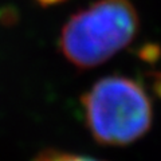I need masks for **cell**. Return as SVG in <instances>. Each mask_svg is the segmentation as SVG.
Here are the masks:
<instances>
[{"label": "cell", "instance_id": "obj_2", "mask_svg": "<svg viewBox=\"0 0 161 161\" xmlns=\"http://www.w3.org/2000/svg\"><path fill=\"white\" fill-rule=\"evenodd\" d=\"M80 102L90 134L102 145L125 147L144 137L152 126V101L132 78H101L82 95Z\"/></svg>", "mask_w": 161, "mask_h": 161}, {"label": "cell", "instance_id": "obj_7", "mask_svg": "<svg viewBox=\"0 0 161 161\" xmlns=\"http://www.w3.org/2000/svg\"><path fill=\"white\" fill-rule=\"evenodd\" d=\"M35 2L42 7H51V6H57V4L66 2V0H35Z\"/></svg>", "mask_w": 161, "mask_h": 161}, {"label": "cell", "instance_id": "obj_6", "mask_svg": "<svg viewBox=\"0 0 161 161\" xmlns=\"http://www.w3.org/2000/svg\"><path fill=\"white\" fill-rule=\"evenodd\" d=\"M150 85L154 94L161 98V73H150Z\"/></svg>", "mask_w": 161, "mask_h": 161}, {"label": "cell", "instance_id": "obj_5", "mask_svg": "<svg viewBox=\"0 0 161 161\" xmlns=\"http://www.w3.org/2000/svg\"><path fill=\"white\" fill-rule=\"evenodd\" d=\"M160 53H161L160 48L156 44H148V46H145L140 51V57L145 60H148V62H154L160 57Z\"/></svg>", "mask_w": 161, "mask_h": 161}, {"label": "cell", "instance_id": "obj_4", "mask_svg": "<svg viewBox=\"0 0 161 161\" xmlns=\"http://www.w3.org/2000/svg\"><path fill=\"white\" fill-rule=\"evenodd\" d=\"M18 22V12L11 7L0 8V24L4 26H11Z\"/></svg>", "mask_w": 161, "mask_h": 161}, {"label": "cell", "instance_id": "obj_3", "mask_svg": "<svg viewBox=\"0 0 161 161\" xmlns=\"http://www.w3.org/2000/svg\"><path fill=\"white\" fill-rule=\"evenodd\" d=\"M34 161H99L87 156H79V154H73L67 152H60V150L55 149H47L40 152Z\"/></svg>", "mask_w": 161, "mask_h": 161}, {"label": "cell", "instance_id": "obj_1", "mask_svg": "<svg viewBox=\"0 0 161 161\" xmlns=\"http://www.w3.org/2000/svg\"><path fill=\"white\" fill-rule=\"evenodd\" d=\"M140 31L130 0H95L69 18L59 34V50L77 69L101 66L129 46Z\"/></svg>", "mask_w": 161, "mask_h": 161}]
</instances>
